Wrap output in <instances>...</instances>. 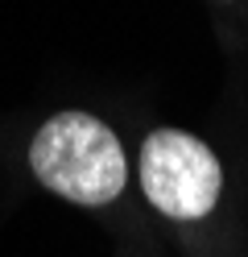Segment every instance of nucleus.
Masks as SVG:
<instances>
[{
  "instance_id": "obj_2",
  "label": "nucleus",
  "mask_w": 248,
  "mask_h": 257,
  "mask_svg": "<svg viewBox=\"0 0 248 257\" xmlns=\"http://www.w3.org/2000/svg\"><path fill=\"white\" fill-rule=\"evenodd\" d=\"M141 187L157 212L174 220H203L219 199L223 170L198 137L157 128L141 150Z\"/></svg>"
},
{
  "instance_id": "obj_1",
  "label": "nucleus",
  "mask_w": 248,
  "mask_h": 257,
  "mask_svg": "<svg viewBox=\"0 0 248 257\" xmlns=\"http://www.w3.org/2000/svg\"><path fill=\"white\" fill-rule=\"evenodd\" d=\"M29 166L54 195L83 207L116 199L128 183V162L116 133L87 112L50 116L29 146Z\"/></svg>"
}]
</instances>
